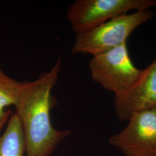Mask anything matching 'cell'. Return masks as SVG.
Returning <instances> with one entry per match:
<instances>
[{
  "label": "cell",
  "instance_id": "cell-5",
  "mask_svg": "<svg viewBox=\"0 0 156 156\" xmlns=\"http://www.w3.org/2000/svg\"><path fill=\"white\" fill-rule=\"evenodd\" d=\"M109 142L125 156H156V107L134 113Z\"/></svg>",
  "mask_w": 156,
  "mask_h": 156
},
{
  "label": "cell",
  "instance_id": "cell-3",
  "mask_svg": "<svg viewBox=\"0 0 156 156\" xmlns=\"http://www.w3.org/2000/svg\"><path fill=\"white\" fill-rule=\"evenodd\" d=\"M156 0H76L68 8L67 18L73 31L84 33L131 10L146 11Z\"/></svg>",
  "mask_w": 156,
  "mask_h": 156
},
{
  "label": "cell",
  "instance_id": "cell-4",
  "mask_svg": "<svg viewBox=\"0 0 156 156\" xmlns=\"http://www.w3.org/2000/svg\"><path fill=\"white\" fill-rule=\"evenodd\" d=\"M89 69L94 81L115 97L127 91L142 72L131 61L126 43L92 56Z\"/></svg>",
  "mask_w": 156,
  "mask_h": 156
},
{
  "label": "cell",
  "instance_id": "cell-6",
  "mask_svg": "<svg viewBox=\"0 0 156 156\" xmlns=\"http://www.w3.org/2000/svg\"><path fill=\"white\" fill-rule=\"evenodd\" d=\"M115 108L121 121L128 120L134 113L156 107V58L144 70L132 87L115 97Z\"/></svg>",
  "mask_w": 156,
  "mask_h": 156
},
{
  "label": "cell",
  "instance_id": "cell-7",
  "mask_svg": "<svg viewBox=\"0 0 156 156\" xmlns=\"http://www.w3.org/2000/svg\"><path fill=\"white\" fill-rule=\"evenodd\" d=\"M25 140L20 121L16 113L11 114L4 133L0 136V156H24Z\"/></svg>",
  "mask_w": 156,
  "mask_h": 156
},
{
  "label": "cell",
  "instance_id": "cell-8",
  "mask_svg": "<svg viewBox=\"0 0 156 156\" xmlns=\"http://www.w3.org/2000/svg\"><path fill=\"white\" fill-rule=\"evenodd\" d=\"M24 82H19L11 78L0 67V121L11 115L10 111H5L6 107L15 106Z\"/></svg>",
  "mask_w": 156,
  "mask_h": 156
},
{
  "label": "cell",
  "instance_id": "cell-2",
  "mask_svg": "<svg viewBox=\"0 0 156 156\" xmlns=\"http://www.w3.org/2000/svg\"><path fill=\"white\" fill-rule=\"evenodd\" d=\"M153 16L148 10L123 15L75 36L71 53L95 56L126 43L134 30Z\"/></svg>",
  "mask_w": 156,
  "mask_h": 156
},
{
  "label": "cell",
  "instance_id": "cell-9",
  "mask_svg": "<svg viewBox=\"0 0 156 156\" xmlns=\"http://www.w3.org/2000/svg\"><path fill=\"white\" fill-rule=\"evenodd\" d=\"M9 117H10V116L6 117V118L4 119H3L2 120L0 121V136H1V131H2V128H4V126H5L6 124L7 123V122H8V119H9Z\"/></svg>",
  "mask_w": 156,
  "mask_h": 156
},
{
  "label": "cell",
  "instance_id": "cell-1",
  "mask_svg": "<svg viewBox=\"0 0 156 156\" xmlns=\"http://www.w3.org/2000/svg\"><path fill=\"white\" fill-rule=\"evenodd\" d=\"M58 58L49 71L37 79L24 82L16 113L22 126L26 156H49L69 131L57 130L51 122V91L58 82L62 69Z\"/></svg>",
  "mask_w": 156,
  "mask_h": 156
}]
</instances>
